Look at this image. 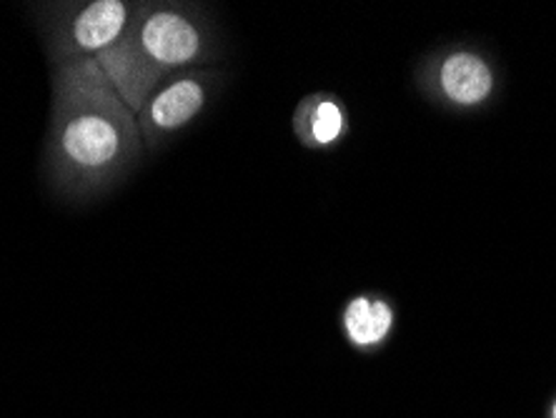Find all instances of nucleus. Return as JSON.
<instances>
[{
  "mask_svg": "<svg viewBox=\"0 0 556 418\" xmlns=\"http://www.w3.org/2000/svg\"><path fill=\"white\" fill-rule=\"evenodd\" d=\"M394 324V311L389 303L356 296L349 301L346 311H343V329H346L351 343L356 346H376L387 339Z\"/></svg>",
  "mask_w": 556,
  "mask_h": 418,
  "instance_id": "nucleus-8",
  "label": "nucleus"
},
{
  "mask_svg": "<svg viewBox=\"0 0 556 418\" xmlns=\"http://www.w3.org/2000/svg\"><path fill=\"white\" fill-rule=\"evenodd\" d=\"M554 418H556V406H554Z\"/></svg>",
  "mask_w": 556,
  "mask_h": 418,
  "instance_id": "nucleus-9",
  "label": "nucleus"
},
{
  "mask_svg": "<svg viewBox=\"0 0 556 418\" xmlns=\"http://www.w3.org/2000/svg\"><path fill=\"white\" fill-rule=\"evenodd\" d=\"M214 86L216 78L199 68L168 78L136 116L138 130H141L143 138V149H161L170 136H176L188 123L199 118L206 111Z\"/></svg>",
  "mask_w": 556,
  "mask_h": 418,
  "instance_id": "nucleus-4",
  "label": "nucleus"
},
{
  "mask_svg": "<svg viewBox=\"0 0 556 418\" xmlns=\"http://www.w3.org/2000/svg\"><path fill=\"white\" fill-rule=\"evenodd\" d=\"M138 0H80L40 5V33L51 65L96 59L126 36L143 13Z\"/></svg>",
  "mask_w": 556,
  "mask_h": 418,
  "instance_id": "nucleus-2",
  "label": "nucleus"
},
{
  "mask_svg": "<svg viewBox=\"0 0 556 418\" xmlns=\"http://www.w3.org/2000/svg\"><path fill=\"white\" fill-rule=\"evenodd\" d=\"M126 38L163 78L195 71L208 61V28L199 8L186 3H146Z\"/></svg>",
  "mask_w": 556,
  "mask_h": 418,
  "instance_id": "nucleus-3",
  "label": "nucleus"
},
{
  "mask_svg": "<svg viewBox=\"0 0 556 418\" xmlns=\"http://www.w3.org/2000/svg\"><path fill=\"white\" fill-rule=\"evenodd\" d=\"M51 86L46 180L65 201H93L141 163V130L96 59L51 65Z\"/></svg>",
  "mask_w": 556,
  "mask_h": 418,
  "instance_id": "nucleus-1",
  "label": "nucleus"
},
{
  "mask_svg": "<svg viewBox=\"0 0 556 418\" xmlns=\"http://www.w3.org/2000/svg\"><path fill=\"white\" fill-rule=\"evenodd\" d=\"M439 84L448 101L456 105L484 103L494 90L492 68L473 53H452L441 63Z\"/></svg>",
  "mask_w": 556,
  "mask_h": 418,
  "instance_id": "nucleus-7",
  "label": "nucleus"
},
{
  "mask_svg": "<svg viewBox=\"0 0 556 418\" xmlns=\"http://www.w3.org/2000/svg\"><path fill=\"white\" fill-rule=\"evenodd\" d=\"M349 121L343 103L331 96H308L299 103L296 116H293V130L296 138L308 149H329L339 143L346 134Z\"/></svg>",
  "mask_w": 556,
  "mask_h": 418,
  "instance_id": "nucleus-6",
  "label": "nucleus"
},
{
  "mask_svg": "<svg viewBox=\"0 0 556 418\" xmlns=\"http://www.w3.org/2000/svg\"><path fill=\"white\" fill-rule=\"evenodd\" d=\"M96 63L101 65L109 84L116 88L121 101L128 105L134 116H138L143 111V105L151 101L155 90L166 84V78L151 68L149 61L136 51L126 36L118 43H113L109 51L98 53Z\"/></svg>",
  "mask_w": 556,
  "mask_h": 418,
  "instance_id": "nucleus-5",
  "label": "nucleus"
}]
</instances>
